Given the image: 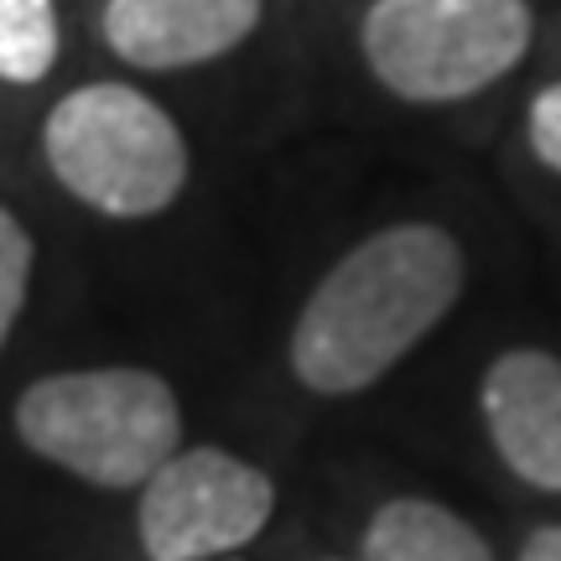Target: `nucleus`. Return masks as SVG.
Instances as JSON below:
<instances>
[{"label": "nucleus", "mask_w": 561, "mask_h": 561, "mask_svg": "<svg viewBox=\"0 0 561 561\" xmlns=\"http://www.w3.org/2000/svg\"><path fill=\"white\" fill-rule=\"evenodd\" d=\"M462 244L437 224H390L312 286L291 322V375L318 396H359L462 297Z\"/></svg>", "instance_id": "nucleus-1"}, {"label": "nucleus", "mask_w": 561, "mask_h": 561, "mask_svg": "<svg viewBox=\"0 0 561 561\" xmlns=\"http://www.w3.org/2000/svg\"><path fill=\"white\" fill-rule=\"evenodd\" d=\"M16 437L94 489H146L182 453V405L172 385L136 364L68 369L21 390Z\"/></svg>", "instance_id": "nucleus-2"}, {"label": "nucleus", "mask_w": 561, "mask_h": 561, "mask_svg": "<svg viewBox=\"0 0 561 561\" xmlns=\"http://www.w3.org/2000/svg\"><path fill=\"white\" fill-rule=\"evenodd\" d=\"M53 178L104 219H157L187 187V140L151 94L130 83H83L42 125Z\"/></svg>", "instance_id": "nucleus-3"}, {"label": "nucleus", "mask_w": 561, "mask_h": 561, "mask_svg": "<svg viewBox=\"0 0 561 561\" xmlns=\"http://www.w3.org/2000/svg\"><path fill=\"white\" fill-rule=\"evenodd\" d=\"M530 37L525 0H375L359 26L369 73L411 104L494 89L530 53Z\"/></svg>", "instance_id": "nucleus-4"}, {"label": "nucleus", "mask_w": 561, "mask_h": 561, "mask_svg": "<svg viewBox=\"0 0 561 561\" xmlns=\"http://www.w3.org/2000/svg\"><path fill=\"white\" fill-rule=\"evenodd\" d=\"M276 483L224 447H182L140 489L136 530L146 561H214L261 536Z\"/></svg>", "instance_id": "nucleus-5"}, {"label": "nucleus", "mask_w": 561, "mask_h": 561, "mask_svg": "<svg viewBox=\"0 0 561 561\" xmlns=\"http://www.w3.org/2000/svg\"><path fill=\"white\" fill-rule=\"evenodd\" d=\"M483 426L504 468L530 489L561 494V359L510 348L483 375Z\"/></svg>", "instance_id": "nucleus-6"}, {"label": "nucleus", "mask_w": 561, "mask_h": 561, "mask_svg": "<svg viewBox=\"0 0 561 561\" xmlns=\"http://www.w3.org/2000/svg\"><path fill=\"white\" fill-rule=\"evenodd\" d=\"M100 26L121 62L172 73L234 53L261 26V0H110Z\"/></svg>", "instance_id": "nucleus-7"}, {"label": "nucleus", "mask_w": 561, "mask_h": 561, "mask_svg": "<svg viewBox=\"0 0 561 561\" xmlns=\"http://www.w3.org/2000/svg\"><path fill=\"white\" fill-rule=\"evenodd\" d=\"M364 561H494V551L447 504L390 500L364 530Z\"/></svg>", "instance_id": "nucleus-8"}, {"label": "nucleus", "mask_w": 561, "mask_h": 561, "mask_svg": "<svg viewBox=\"0 0 561 561\" xmlns=\"http://www.w3.org/2000/svg\"><path fill=\"white\" fill-rule=\"evenodd\" d=\"M62 53V26L53 0H0V79L32 89L53 73Z\"/></svg>", "instance_id": "nucleus-9"}, {"label": "nucleus", "mask_w": 561, "mask_h": 561, "mask_svg": "<svg viewBox=\"0 0 561 561\" xmlns=\"http://www.w3.org/2000/svg\"><path fill=\"white\" fill-rule=\"evenodd\" d=\"M32 261H37V244L26 234V224L0 203V348L16 328L26 291H32Z\"/></svg>", "instance_id": "nucleus-10"}, {"label": "nucleus", "mask_w": 561, "mask_h": 561, "mask_svg": "<svg viewBox=\"0 0 561 561\" xmlns=\"http://www.w3.org/2000/svg\"><path fill=\"white\" fill-rule=\"evenodd\" d=\"M525 130H530V151H536L551 172H561V83H551V89H541V94L530 100Z\"/></svg>", "instance_id": "nucleus-11"}, {"label": "nucleus", "mask_w": 561, "mask_h": 561, "mask_svg": "<svg viewBox=\"0 0 561 561\" xmlns=\"http://www.w3.org/2000/svg\"><path fill=\"white\" fill-rule=\"evenodd\" d=\"M520 561H561V525H541V530L525 541Z\"/></svg>", "instance_id": "nucleus-12"}, {"label": "nucleus", "mask_w": 561, "mask_h": 561, "mask_svg": "<svg viewBox=\"0 0 561 561\" xmlns=\"http://www.w3.org/2000/svg\"><path fill=\"white\" fill-rule=\"evenodd\" d=\"M359 561H364V557H359Z\"/></svg>", "instance_id": "nucleus-13"}]
</instances>
